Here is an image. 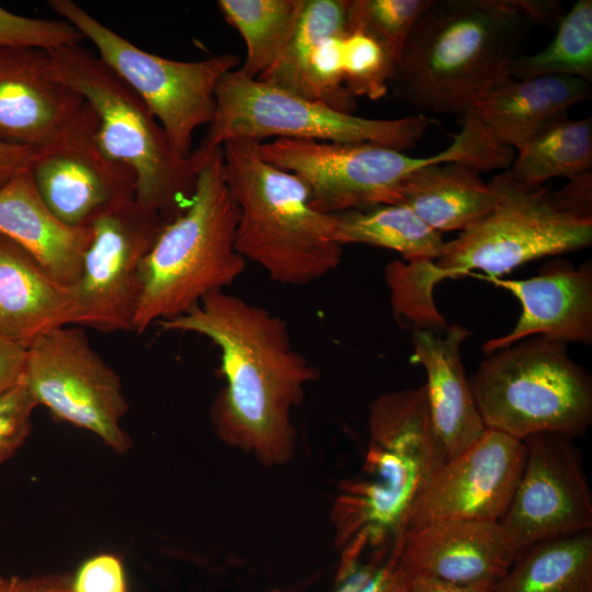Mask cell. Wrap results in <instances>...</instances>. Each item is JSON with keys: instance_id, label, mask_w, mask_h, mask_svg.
Listing matches in <instances>:
<instances>
[{"instance_id": "obj_4", "label": "cell", "mask_w": 592, "mask_h": 592, "mask_svg": "<svg viewBox=\"0 0 592 592\" xmlns=\"http://www.w3.org/2000/svg\"><path fill=\"white\" fill-rule=\"evenodd\" d=\"M260 144L236 139L221 146L225 180L238 207L236 248L273 282L311 284L342 261L335 216L314 205L299 177L265 161Z\"/></svg>"}, {"instance_id": "obj_32", "label": "cell", "mask_w": 592, "mask_h": 592, "mask_svg": "<svg viewBox=\"0 0 592 592\" xmlns=\"http://www.w3.org/2000/svg\"><path fill=\"white\" fill-rule=\"evenodd\" d=\"M343 76L351 94L376 101L389 92L395 62L373 37L353 29L342 37Z\"/></svg>"}, {"instance_id": "obj_37", "label": "cell", "mask_w": 592, "mask_h": 592, "mask_svg": "<svg viewBox=\"0 0 592 592\" xmlns=\"http://www.w3.org/2000/svg\"><path fill=\"white\" fill-rule=\"evenodd\" d=\"M408 576L397 561V545L391 546L373 577L355 592H407Z\"/></svg>"}, {"instance_id": "obj_26", "label": "cell", "mask_w": 592, "mask_h": 592, "mask_svg": "<svg viewBox=\"0 0 592 592\" xmlns=\"http://www.w3.org/2000/svg\"><path fill=\"white\" fill-rule=\"evenodd\" d=\"M334 240L342 247L361 243L396 251L403 261H434L443 252L442 234L403 203L334 214Z\"/></svg>"}, {"instance_id": "obj_31", "label": "cell", "mask_w": 592, "mask_h": 592, "mask_svg": "<svg viewBox=\"0 0 592 592\" xmlns=\"http://www.w3.org/2000/svg\"><path fill=\"white\" fill-rule=\"evenodd\" d=\"M431 0H350L349 30L373 37L397 62L417 21Z\"/></svg>"}, {"instance_id": "obj_13", "label": "cell", "mask_w": 592, "mask_h": 592, "mask_svg": "<svg viewBox=\"0 0 592 592\" xmlns=\"http://www.w3.org/2000/svg\"><path fill=\"white\" fill-rule=\"evenodd\" d=\"M164 224L136 198L113 204L91 223V242L71 288L84 314V327L133 331L143 261Z\"/></svg>"}, {"instance_id": "obj_6", "label": "cell", "mask_w": 592, "mask_h": 592, "mask_svg": "<svg viewBox=\"0 0 592 592\" xmlns=\"http://www.w3.org/2000/svg\"><path fill=\"white\" fill-rule=\"evenodd\" d=\"M369 445L364 477L340 502L344 558L367 546L391 547L403 534L409 513L446 462L430 418L425 386L384 394L368 415Z\"/></svg>"}, {"instance_id": "obj_28", "label": "cell", "mask_w": 592, "mask_h": 592, "mask_svg": "<svg viewBox=\"0 0 592 592\" xmlns=\"http://www.w3.org/2000/svg\"><path fill=\"white\" fill-rule=\"evenodd\" d=\"M304 0H218L225 21L246 44L239 70L257 79L277 59L292 35Z\"/></svg>"}, {"instance_id": "obj_25", "label": "cell", "mask_w": 592, "mask_h": 592, "mask_svg": "<svg viewBox=\"0 0 592 592\" xmlns=\"http://www.w3.org/2000/svg\"><path fill=\"white\" fill-rule=\"evenodd\" d=\"M491 591L592 592L591 530L523 549Z\"/></svg>"}, {"instance_id": "obj_42", "label": "cell", "mask_w": 592, "mask_h": 592, "mask_svg": "<svg viewBox=\"0 0 592 592\" xmlns=\"http://www.w3.org/2000/svg\"><path fill=\"white\" fill-rule=\"evenodd\" d=\"M0 592H3V578L0 577Z\"/></svg>"}, {"instance_id": "obj_30", "label": "cell", "mask_w": 592, "mask_h": 592, "mask_svg": "<svg viewBox=\"0 0 592 592\" xmlns=\"http://www.w3.org/2000/svg\"><path fill=\"white\" fill-rule=\"evenodd\" d=\"M509 75L515 79L570 76L592 83V1H576L558 21L553 41L537 53L516 56Z\"/></svg>"}, {"instance_id": "obj_27", "label": "cell", "mask_w": 592, "mask_h": 592, "mask_svg": "<svg viewBox=\"0 0 592 592\" xmlns=\"http://www.w3.org/2000/svg\"><path fill=\"white\" fill-rule=\"evenodd\" d=\"M517 151L509 171L525 185L542 186L557 177L577 178L592 170V119L562 116Z\"/></svg>"}, {"instance_id": "obj_12", "label": "cell", "mask_w": 592, "mask_h": 592, "mask_svg": "<svg viewBox=\"0 0 592 592\" xmlns=\"http://www.w3.org/2000/svg\"><path fill=\"white\" fill-rule=\"evenodd\" d=\"M23 380L57 419L88 430L116 453L132 443L121 421L128 410L117 373L78 326L54 329L26 348Z\"/></svg>"}, {"instance_id": "obj_39", "label": "cell", "mask_w": 592, "mask_h": 592, "mask_svg": "<svg viewBox=\"0 0 592 592\" xmlns=\"http://www.w3.org/2000/svg\"><path fill=\"white\" fill-rule=\"evenodd\" d=\"M37 149L0 141V189L18 173L32 167Z\"/></svg>"}, {"instance_id": "obj_14", "label": "cell", "mask_w": 592, "mask_h": 592, "mask_svg": "<svg viewBox=\"0 0 592 592\" xmlns=\"http://www.w3.org/2000/svg\"><path fill=\"white\" fill-rule=\"evenodd\" d=\"M523 442L524 467L499 521L517 555L539 542L592 527V496L573 437L546 432Z\"/></svg>"}, {"instance_id": "obj_9", "label": "cell", "mask_w": 592, "mask_h": 592, "mask_svg": "<svg viewBox=\"0 0 592 592\" xmlns=\"http://www.w3.org/2000/svg\"><path fill=\"white\" fill-rule=\"evenodd\" d=\"M563 342L526 338L491 353L468 378L486 429L523 440L537 433L581 437L592 422V380Z\"/></svg>"}, {"instance_id": "obj_35", "label": "cell", "mask_w": 592, "mask_h": 592, "mask_svg": "<svg viewBox=\"0 0 592 592\" xmlns=\"http://www.w3.org/2000/svg\"><path fill=\"white\" fill-rule=\"evenodd\" d=\"M37 406L23 377L0 394V464L12 457L26 441Z\"/></svg>"}, {"instance_id": "obj_24", "label": "cell", "mask_w": 592, "mask_h": 592, "mask_svg": "<svg viewBox=\"0 0 592 592\" xmlns=\"http://www.w3.org/2000/svg\"><path fill=\"white\" fill-rule=\"evenodd\" d=\"M496 191L475 168L460 162L432 163L403 182L400 203L440 234L464 231L489 214Z\"/></svg>"}, {"instance_id": "obj_41", "label": "cell", "mask_w": 592, "mask_h": 592, "mask_svg": "<svg viewBox=\"0 0 592 592\" xmlns=\"http://www.w3.org/2000/svg\"><path fill=\"white\" fill-rule=\"evenodd\" d=\"M408 576V574H407ZM407 592H492L491 589L463 587L424 576H408Z\"/></svg>"}, {"instance_id": "obj_22", "label": "cell", "mask_w": 592, "mask_h": 592, "mask_svg": "<svg viewBox=\"0 0 592 592\" xmlns=\"http://www.w3.org/2000/svg\"><path fill=\"white\" fill-rule=\"evenodd\" d=\"M0 235L25 250L57 282L72 288L92 230L59 219L39 196L27 169L0 189Z\"/></svg>"}, {"instance_id": "obj_38", "label": "cell", "mask_w": 592, "mask_h": 592, "mask_svg": "<svg viewBox=\"0 0 592 592\" xmlns=\"http://www.w3.org/2000/svg\"><path fill=\"white\" fill-rule=\"evenodd\" d=\"M25 361L26 348L0 333V394L21 380Z\"/></svg>"}, {"instance_id": "obj_17", "label": "cell", "mask_w": 592, "mask_h": 592, "mask_svg": "<svg viewBox=\"0 0 592 592\" xmlns=\"http://www.w3.org/2000/svg\"><path fill=\"white\" fill-rule=\"evenodd\" d=\"M396 545L406 574L481 589H492L517 556L493 521H436L406 531Z\"/></svg>"}, {"instance_id": "obj_11", "label": "cell", "mask_w": 592, "mask_h": 592, "mask_svg": "<svg viewBox=\"0 0 592 592\" xmlns=\"http://www.w3.org/2000/svg\"><path fill=\"white\" fill-rule=\"evenodd\" d=\"M48 5L88 38L98 56L138 94L173 149L190 157L195 130L213 121L219 79L238 68L240 57L226 53L198 61L164 58L134 45L71 0H49Z\"/></svg>"}, {"instance_id": "obj_3", "label": "cell", "mask_w": 592, "mask_h": 592, "mask_svg": "<svg viewBox=\"0 0 592 592\" xmlns=\"http://www.w3.org/2000/svg\"><path fill=\"white\" fill-rule=\"evenodd\" d=\"M492 184L493 209L458 236L445 241L434 261H392L385 267L394 316L405 328L442 333L447 328L433 300L434 286L480 270L499 278L520 265L544 257L559 255L589 247L592 217L572 210L557 191L530 186L509 170L497 174Z\"/></svg>"}, {"instance_id": "obj_29", "label": "cell", "mask_w": 592, "mask_h": 592, "mask_svg": "<svg viewBox=\"0 0 592 592\" xmlns=\"http://www.w3.org/2000/svg\"><path fill=\"white\" fill-rule=\"evenodd\" d=\"M349 4L350 0H304L286 45L274 64L257 79L306 98L309 56L322 39L348 31Z\"/></svg>"}, {"instance_id": "obj_1", "label": "cell", "mask_w": 592, "mask_h": 592, "mask_svg": "<svg viewBox=\"0 0 592 592\" xmlns=\"http://www.w3.org/2000/svg\"><path fill=\"white\" fill-rule=\"evenodd\" d=\"M157 325L163 331L205 337L219 349L226 386L210 410L218 437L262 464L288 460L295 434L292 410L317 372L294 349L286 321L223 291Z\"/></svg>"}, {"instance_id": "obj_34", "label": "cell", "mask_w": 592, "mask_h": 592, "mask_svg": "<svg viewBox=\"0 0 592 592\" xmlns=\"http://www.w3.org/2000/svg\"><path fill=\"white\" fill-rule=\"evenodd\" d=\"M83 38L66 20L27 18L0 7V48L31 47L52 52L80 45Z\"/></svg>"}, {"instance_id": "obj_15", "label": "cell", "mask_w": 592, "mask_h": 592, "mask_svg": "<svg viewBox=\"0 0 592 592\" xmlns=\"http://www.w3.org/2000/svg\"><path fill=\"white\" fill-rule=\"evenodd\" d=\"M96 134L98 118L86 102L56 139L37 149L30 168L42 200L71 226L89 227L113 204L135 198L134 172L104 152Z\"/></svg>"}, {"instance_id": "obj_40", "label": "cell", "mask_w": 592, "mask_h": 592, "mask_svg": "<svg viewBox=\"0 0 592 592\" xmlns=\"http://www.w3.org/2000/svg\"><path fill=\"white\" fill-rule=\"evenodd\" d=\"M3 592H73L71 581L57 576L3 578Z\"/></svg>"}, {"instance_id": "obj_20", "label": "cell", "mask_w": 592, "mask_h": 592, "mask_svg": "<svg viewBox=\"0 0 592 592\" xmlns=\"http://www.w3.org/2000/svg\"><path fill=\"white\" fill-rule=\"evenodd\" d=\"M469 335V330L458 323L447 326L443 333L412 331L410 360L426 372L430 418L446 460L474 445L487 430L460 357V346Z\"/></svg>"}, {"instance_id": "obj_18", "label": "cell", "mask_w": 592, "mask_h": 592, "mask_svg": "<svg viewBox=\"0 0 592 592\" xmlns=\"http://www.w3.org/2000/svg\"><path fill=\"white\" fill-rule=\"evenodd\" d=\"M86 101L49 71V54L0 48V141L39 149L81 113Z\"/></svg>"}, {"instance_id": "obj_5", "label": "cell", "mask_w": 592, "mask_h": 592, "mask_svg": "<svg viewBox=\"0 0 592 592\" xmlns=\"http://www.w3.org/2000/svg\"><path fill=\"white\" fill-rule=\"evenodd\" d=\"M195 190L187 206L161 228L141 265L136 333L181 316L226 291L244 272L236 248L238 207L224 174L223 148L191 155Z\"/></svg>"}, {"instance_id": "obj_2", "label": "cell", "mask_w": 592, "mask_h": 592, "mask_svg": "<svg viewBox=\"0 0 592 592\" xmlns=\"http://www.w3.org/2000/svg\"><path fill=\"white\" fill-rule=\"evenodd\" d=\"M543 0H431L397 60L389 91L420 114H466L510 78L531 30L558 23Z\"/></svg>"}, {"instance_id": "obj_23", "label": "cell", "mask_w": 592, "mask_h": 592, "mask_svg": "<svg viewBox=\"0 0 592 592\" xmlns=\"http://www.w3.org/2000/svg\"><path fill=\"white\" fill-rule=\"evenodd\" d=\"M591 83L570 76L506 78L485 93L467 112L502 144L520 150L570 106L589 100Z\"/></svg>"}, {"instance_id": "obj_36", "label": "cell", "mask_w": 592, "mask_h": 592, "mask_svg": "<svg viewBox=\"0 0 592 592\" xmlns=\"http://www.w3.org/2000/svg\"><path fill=\"white\" fill-rule=\"evenodd\" d=\"M71 588L73 592H126L121 559L112 554L89 558L76 572Z\"/></svg>"}, {"instance_id": "obj_16", "label": "cell", "mask_w": 592, "mask_h": 592, "mask_svg": "<svg viewBox=\"0 0 592 592\" xmlns=\"http://www.w3.org/2000/svg\"><path fill=\"white\" fill-rule=\"evenodd\" d=\"M524 462L523 440L487 429L474 445L440 467L412 506L405 532L443 520L499 522Z\"/></svg>"}, {"instance_id": "obj_33", "label": "cell", "mask_w": 592, "mask_h": 592, "mask_svg": "<svg viewBox=\"0 0 592 592\" xmlns=\"http://www.w3.org/2000/svg\"><path fill=\"white\" fill-rule=\"evenodd\" d=\"M322 39L312 50L306 67V98L337 111L354 114L357 106L343 76L342 37Z\"/></svg>"}, {"instance_id": "obj_19", "label": "cell", "mask_w": 592, "mask_h": 592, "mask_svg": "<svg viewBox=\"0 0 592 592\" xmlns=\"http://www.w3.org/2000/svg\"><path fill=\"white\" fill-rule=\"evenodd\" d=\"M525 280L489 278L509 291L521 304L522 312L513 329L487 341L485 353L509 348L526 338L543 335L563 342L592 344V264L579 267L563 262Z\"/></svg>"}, {"instance_id": "obj_8", "label": "cell", "mask_w": 592, "mask_h": 592, "mask_svg": "<svg viewBox=\"0 0 592 592\" xmlns=\"http://www.w3.org/2000/svg\"><path fill=\"white\" fill-rule=\"evenodd\" d=\"M53 78L80 95L98 118L104 152L135 174V198L166 223L195 190L192 157L179 155L145 102L99 56L80 45L48 52Z\"/></svg>"}, {"instance_id": "obj_10", "label": "cell", "mask_w": 592, "mask_h": 592, "mask_svg": "<svg viewBox=\"0 0 592 592\" xmlns=\"http://www.w3.org/2000/svg\"><path fill=\"white\" fill-rule=\"evenodd\" d=\"M215 113L201 150L236 139L274 137L330 143H372L398 150L414 147L431 125L424 114L367 118L337 111L281 88L227 71L215 90Z\"/></svg>"}, {"instance_id": "obj_7", "label": "cell", "mask_w": 592, "mask_h": 592, "mask_svg": "<svg viewBox=\"0 0 592 592\" xmlns=\"http://www.w3.org/2000/svg\"><path fill=\"white\" fill-rule=\"evenodd\" d=\"M460 130L436 155L413 157L372 143H330L276 138L260 144L261 157L299 177L314 205L337 214L400 203L406 179L432 163L460 162L479 172L503 169L509 149L473 114L459 117Z\"/></svg>"}, {"instance_id": "obj_21", "label": "cell", "mask_w": 592, "mask_h": 592, "mask_svg": "<svg viewBox=\"0 0 592 592\" xmlns=\"http://www.w3.org/2000/svg\"><path fill=\"white\" fill-rule=\"evenodd\" d=\"M84 321L72 289L0 235V333L27 348L54 329L84 327Z\"/></svg>"}]
</instances>
